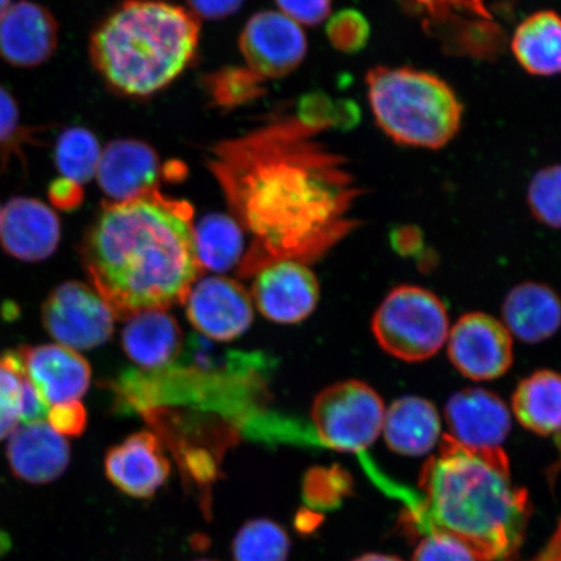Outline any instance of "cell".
<instances>
[{"mask_svg":"<svg viewBox=\"0 0 561 561\" xmlns=\"http://www.w3.org/2000/svg\"><path fill=\"white\" fill-rule=\"evenodd\" d=\"M116 316L101 294L79 280L61 284L42 306V321L61 346L91 350L114 333Z\"/></svg>","mask_w":561,"mask_h":561,"instance_id":"ba28073f","label":"cell"},{"mask_svg":"<svg viewBox=\"0 0 561 561\" xmlns=\"http://www.w3.org/2000/svg\"><path fill=\"white\" fill-rule=\"evenodd\" d=\"M386 444L401 455L420 456L436 446L440 434V419L436 407L426 399L403 397L385 412Z\"/></svg>","mask_w":561,"mask_h":561,"instance_id":"603a6c76","label":"cell"},{"mask_svg":"<svg viewBox=\"0 0 561 561\" xmlns=\"http://www.w3.org/2000/svg\"><path fill=\"white\" fill-rule=\"evenodd\" d=\"M511 48L526 72L561 73V16L553 11H541L524 20L512 37Z\"/></svg>","mask_w":561,"mask_h":561,"instance_id":"cb8c5ba5","label":"cell"},{"mask_svg":"<svg viewBox=\"0 0 561 561\" xmlns=\"http://www.w3.org/2000/svg\"><path fill=\"white\" fill-rule=\"evenodd\" d=\"M354 561H402L401 559L388 556H380V553H367L359 559Z\"/></svg>","mask_w":561,"mask_h":561,"instance_id":"60d3db41","label":"cell"},{"mask_svg":"<svg viewBox=\"0 0 561 561\" xmlns=\"http://www.w3.org/2000/svg\"><path fill=\"white\" fill-rule=\"evenodd\" d=\"M264 80L249 68H227L207 77L206 85L214 101L221 107L255 100L264 93Z\"/></svg>","mask_w":561,"mask_h":561,"instance_id":"f1b7e54d","label":"cell"},{"mask_svg":"<svg viewBox=\"0 0 561 561\" xmlns=\"http://www.w3.org/2000/svg\"><path fill=\"white\" fill-rule=\"evenodd\" d=\"M420 489L409 516L423 535L451 537L479 561L502 560L520 545L528 494L512 483L501 447H468L445 436L425 462Z\"/></svg>","mask_w":561,"mask_h":561,"instance_id":"3957f363","label":"cell"},{"mask_svg":"<svg viewBox=\"0 0 561 561\" xmlns=\"http://www.w3.org/2000/svg\"><path fill=\"white\" fill-rule=\"evenodd\" d=\"M104 471L124 494L146 500L164 485L171 465L156 434L139 432L105 454Z\"/></svg>","mask_w":561,"mask_h":561,"instance_id":"e0dca14e","label":"cell"},{"mask_svg":"<svg viewBox=\"0 0 561 561\" xmlns=\"http://www.w3.org/2000/svg\"><path fill=\"white\" fill-rule=\"evenodd\" d=\"M503 319L511 334L525 343H538L556 334L561 327V300L551 287L524 283L504 299Z\"/></svg>","mask_w":561,"mask_h":561,"instance_id":"44dd1931","label":"cell"},{"mask_svg":"<svg viewBox=\"0 0 561 561\" xmlns=\"http://www.w3.org/2000/svg\"><path fill=\"white\" fill-rule=\"evenodd\" d=\"M198 19L222 20L241 9L243 0H186Z\"/></svg>","mask_w":561,"mask_h":561,"instance_id":"74e56055","label":"cell"},{"mask_svg":"<svg viewBox=\"0 0 561 561\" xmlns=\"http://www.w3.org/2000/svg\"><path fill=\"white\" fill-rule=\"evenodd\" d=\"M21 370L18 351L0 356V440L16 430L21 415Z\"/></svg>","mask_w":561,"mask_h":561,"instance_id":"4dcf8cb0","label":"cell"},{"mask_svg":"<svg viewBox=\"0 0 561 561\" xmlns=\"http://www.w3.org/2000/svg\"><path fill=\"white\" fill-rule=\"evenodd\" d=\"M198 561H214V560H198Z\"/></svg>","mask_w":561,"mask_h":561,"instance_id":"f6af8a7d","label":"cell"},{"mask_svg":"<svg viewBox=\"0 0 561 561\" xmlns=\"http://www.w3.org/2000/svg\"><path fill=\"white\" fill-rule=\"evenodd\" d=\"M327 34L336 50L355 54L360 53L367 46L370 26L362 12L342 10L329 20Z\"/></svg>","mask_w":561,"mask_h":561,"instance_id":"1f68e13d","label":"cell"},{"mask_svg":"<svg viewBox=\"0 0 561 561\" xmlns=\"http://www.w3.org/2000/svg\"><path fill=\"white\" fill-rule=\"evenodd\" d=\"M20 111L15 98L0 87V144L7 142L18 131Z\"/></svg>","mask_w":561,"mask_h":561,"instance_id":"f35d334b","label":"cell"},{"mask_svg":"<svg viewBox=\"0 0 561 561\" xmlns=\"http://www.w3.org/2000/svg\"><path fill=\"white\" fill-rule=\"evenodd\" d=\"M320 296L318 278L301 263L266 265L252 285L259 311L278 324H297L312 313Z\"/></svg>","mask_w":561,"mask_h":561,"instance_id":"7c38bea8","label":"cell"},{"mask_svg":"<svg viewBox=\"0 0 561 561\" xmlns=\"http://www.w3.org/2000/svg\"><path fill=\"white\" fill-rule=\"evenodd\" d=\"M0 216H2V208H0Z\"/></svg>","mask_w":561,"mask_h":561,"instance_id":"ee69618b","label":"cell"},{"mask_svg":"<svg viewBox=\"0 0 561 561\" xmlns=\"http://www.w3.org/2000/svg\"><path fill=\"white\" fill-rule=\"evenodd\" d=\"M448 357L471 380H495L514 363V342L502 322L486 313H468L448 333Z\"/></svg>","mask_w":561,"mask_h":561,"instance_id":"9c48e42d","label":"cell"},{"mask_svg":"<svg viewBox=\"0 0 561 561\" xmlns=\"http://www.w3.org/2000/svg\"><path fill=\"white\" fill-rule=\"evenodd\" d=\"M21 370L48 405L79 402L91 382V368L76 350L61 345L16 350Z\"/></svg>","mask_w":561,"mask_h":561,"instance_id":"4fadbf2b","label":"cell"},{"mask_svg":"<svg viewBox=\"0 0 561 561\" xmlns=\"http://www.w3.org/2000/svg\"><path fill=\"white\" fill-rule=\"evenodd\" d=\"M195 252L202 268L224 272L240 261L243 250V229L234 217L213 214L194 229Z\"/></svg>","mask_w":561,"mask_h":561,"instance_id":"484cf974","label":"cell"},{"mask_svg":"<svg viewBox=\"0 0 561 561\" xmlns=\"http://www.w3.org/2000/svg\"><path fill=\"white\" fill-rule=\"evenodd\" d=\"M371 331L386 353L409 363L431 359L450 333L444 301L423 287L410 285L388 294L377 308Z\"/></svg>","mask_w":561,"mask_h":561,"instance_id":"8992f818","label":"cell"},{"mask_svg":"<svg viewBox=\"0 0 561 561\" xmlns=\"http://www.w3.org/2000/svg\"><path fill=\"white\" fill-rule=\"evenodd\" d=\"M392 248L402 255H413L423 245V234L415 227H399L391 233Z\"/></svg>","mask_w":561,"mask_h":561,"instance_id":"ab89813d","label":"cell"},{"mask_svg":"<svg viewBox=\"0 0 561 561\" xmlns=\"http://www.w3.org/2000/svg\"><path fill=\"white\" fill-rule=\"evenodd\" d=\"M445 416L451 438L474 448H496L511 431L506 403L485 389L456 392L446 404Z\"/></svg>","mask_w":561,"mask_h":561,"instance_id":"ac0fdd59","label":"cell"},{"mask_svg":"<svg viewBox=\"0 0 561 561\" xmlns=\"http://www.w3.org/2000/svg\"><path fill=\"white\" fill-rule=\"evenodd\" d=\"M61 224L44 202L15 196L0 216V242L7 254L23 262H42L58 249Z\"/></svg>","mask_w":561,"mask_h":561,"instance_id":"5bb4252c","label":"cell"},{"mask_svg":"<svg viewBox=\"0 0 561 561\" xmlns=\"http://www.w3.org/2000/svg\"><path fill=\"white\" fill-rule=\"evenodd\" d=\"M375 121L396 144L438 150L458 135L462 104L440 77L411 67H376L367 73Z\"/></svg>","mask_w":561,"mask_h":561,"instance_id":"5b68a950","label":"cell"},{"mask_svg":"<svg viewBox=\"0 0 561 561\" xmlns=\"http://www.w3.org/2000/svg\"><path fill=\"white\" fill-rule=\"evenodd\" d=\"M280 12L297 24L318 25L331 15L332 0H276Z\"/></svg>","mask_w":561,"mask_h":561,"instance_id":"e575fe53","label":"cell"},{"mask_svg":"<svg viewBox=\"0 0 561 561\" xmlns=\"http://www.w3.org/2000/svg\"><path fill=\"white\" fill-rule=\"evenodd\" d=\"M123 348L131 362L145 369H164L178 359L182 332L171 314L161 310L130 316L123 331Z\"/></svg>","mask_w":561,"mask_h":561,"instance_id":"7402d4cb","label":"cell"},{"mask_svg":"<svg viewBox=\"0 0 561 561\" xmlns=\"http://www.w3.org/2000/svg\"><path fill=\"white\" fill-rule=\"evenodd\" d=\"M412 561H479L465 545L451 537L425 533Z\"/></svg>","mask_w":561,"mask_h":561,"instance_id":"d6a6232c","label":"cell"},{"mask_svg":"<svg viewBox=\"0 0 561 561\" xmlns=\"http://www.w3.org/2000/svg\"><path fill=\"white\" fill-rule=\"evenodd\" d=\"M512 410L525 430L538 436L561 433V375L538 370L518 383Z\"/></svg>","mask_w":561,"mask_h":561,"instance_id":"d4e9b609","label":"cell"},{"mask_svg":"<svg viewBox=\"0 0 561 561\" xmlns=\"http://www.w3.org/2000/svg\"><path fill=\"white\" fill-rule=\"evenodd\" d=\"M424 15L426 30L445 39L468 38V54L485 56L495 51L500 27L485 0H412Z\"/></svg>","mask_w":561,"mask_h":561,"instance_id":"ffe728a7","label":"cell"},{"mask_svg":"<svg viewBox=\"0 0 561 561\" xmlns=\"http://www.w3.org/2000/svg\"><path fill=\"white\" fill-rule=\"evenodd\" d=\"M48 199L55 208L65 210V213H72L82 205L83 187L72 180L59 178L51 182L48 186Z\"/></svg>","mask_w":561,"mask_h":561,"instance_id":"8d00e7d4","label":"cell"},{"mask_svg":"<svg viewBox=\"0 0 561 561\" xmlns=\"http://www.w3.org/2000/svg\"><path fill=\"white\" fill-rule=\"evenodd\" d=\"M48 425L62 437H80L85 431L88 413L80 402L53 405L47 415Z\"/></svg>","mask_w":561,"mask_h":561,"instance_id":"836d02e7","label":"cell"},{"mask_svg":"<svg viewBox=\"0 0 561 561\" xmlns=\"http://www.w3.org/2000/svg\"><path fill=\"white\" fill-rule=\"evenodd\" d=\"M7 460L19 480L45 485L58 480L67 471L70 448L68 440L46 421L23 424L10 436Z\"/></svg>","mask_w":561,"mask_h":561,"instance_id":"d6986e66","label":"cell"},{"mask_svg":"<svg viewBox=\"0 0 561 561\" xmlns=\"http://www.w3.org/2000/svg\"><path fill=\"white\" fill-rule=\"evenodd\" d=\"M50 405L45 401L35 386L23 374L21 381V415L20 423L33 424L47 420Z\"/></svg>","mask_w":561,"mask_h":561,"instance_id":"d590c367","label":"cell"},{"mask_svg":"<svg viewBox=\"0 0 561 561\" xmlns=\"http://www.w3.org/2000/svg\"><path fill=\"white\" fill-rule=\"evenodd\" d=\"M327 129L299 115L272 116L209 150V171L252 237L242 277L276 262L318 261L355 229L351 210L363 192L346 160L322 142Z\"/></svg>","mask_w":561,"mask_h":561,"instance_id":"6da1fadb","label":"cell"},{"mask_svg":"<svg viewBox=\"0 0 561 561\" xmlns=\"http://www.w3.org/2000/svg\"><path fill=\"white\" fill-rule=\"evenodd\" d=\"M533 216L545 226L561 229V165L538 171L528 188Z\"/></svg>","mask_w":561,"mask_h":561,"instance_id":"f546056e","label":"cell"},{"mask_svg":"<svg viewBox=\"0 0 561 561\" xmlns=\"http://www.w3.org/2000/svg\"><path fill=\"white\" fill-rule=\"evenodd\" d=\"M240 48L252 72L263 80L279 79L304 61L307 38L300 25L283 12L263 11L243 27Z\"/></svg>","mask_w":561,"mask_h":561,"instance_id":"30bf717a","label":"cell"},{"mask_svg":"<svg viewBox=\"0 0 561 561\" xmlns=\"http://www.w3.org/2000/svg\"><path fill=\"white\" fill-rule=\"evenodd\" d=\"M234 561H286L290 538L283 526L266 518L245 523L231 545Z\"/></svg>","mask_w":561,"mask_h":561,"instance_id":"83f0119b","label":"cell"},{"mask_svg":"<svg viewBox=\"0 0 561 561\" xmlns=\"http://www.w3.org/2000/svg\"><path fill=\"white\" fill-rule=\"evenodd\" d=\"M102 149L93 131L81 126H72L56 139L54 160L60 178L88 184L96 174Z\"/></svg>","mask_w":561,"mask_h":561,"instance_id":"4316f807","label":"cell"},{"mask_svg":"<svg viewBox=\"0 0 561 561\" xmlns=\"http://www.w3.org/2000/svg\"><path fill=\"white\" fill-rule=\"evenodd\" d=\"M185 301L188 321L196 331L214 341L238 339L254 320L249 293L233 279H202L192 286Z\"/></svg>","mask_w":561,"mask_h":561,"instance_id":"8fae6325","label":"cell"},{"mask_svg":"<svg viewBox=\"0 0 561 561\" xmlns=\"http://www.w3.org/2000/svg\"><path fill=\"white\" fill-rule=\"evenodd\" d=\"M201 20L163 0H126L91 34L94 68L118 94L159 93L191 66L198 50Z\"/></svg>","mask_w":561,"mask_h":561,"instance_id":"277c9868","label":"cell"},{"mask_svg":"<svg viewBox=\"0 0 561 561\" xmlns=\"http://www.w3.org/2000/svg\"><path fill=\"white\" fill-rule=\"evenodd\" d=\"M81 255L94 289L121 319L184 304L203 271L193 207L158 187L135 199L103 202Z\"/></svg>","mask_w":561,"mask_h":561,"instance_id":"7a4b0ae2","label":"cell"},{"mask_svg":"<svg viewBox=\"0 0 561 561\" xmlns=\"http://www.w3.org/2000/svg\"><path fill=\"white\" fill-rule=\"evenodd\" d=\"M163 175L158 152L138 139H115L102 150L96 181L108 202H126L157 188Z\"/></svg>","mask_w":561,"mask_h":561,"instance_id":"2e32d148","label":"cell"},{"mask_svg":"<svg viewBox=\"0 0 561 561\" xmlns=\"http://www.w3.org/2000/svg\"><path fill=\"white\" fill-rule=\"evenodd\" d=\"M385 404L377 391L350 380L322 390L312 405V424L320 444L334 450L360 454L380 436Z\"/></svg>","mask_w":561,"mask_h":561,"instance_id":"52a82bcc","label":"cell"},{"mask_svg":"<svg viewBox=\"0 0 561 561\" xmlns=\"http://www.w3.org/2000/svg\"><path fill=\"white\" fill-rule=\"evenodd\" d=\"M58 44L59 25L44 5L20 0L0 16V56L11 66L44 65Z\"/></svg>","mask_w":561,"mask_h":561,"instance_id":"9a60e30c","label":"cell"},{"mask_svg":"<svg viewBox=\"0 0 561 561\" xmlns=\"http://www.w3.org/2000/svg\"><path fill=\"white\" fill-rule=\"evenodd\" d=\"M550 546L553 552H556L558 560L561 561V523L557 531V535L553 536L552 538Z\"/></svg>","mask_w":561,"mask_h":561,"instance_id":"b9f144b4","label":"cell"},{"mask_svg":"<svg viewBox=\"0 0 561 561\" xmlns=\"http://www.w3.org/2000/svg\"><path fill=\"white\" fill-rule=\"evenodd\" d=\"M11 4L12 0H0V16H2L3 13L10 9Z\"/></svg>","mask_w":561,"mask_h":561,"instance_id":"7bdbcfd3","label":"cell"}]
</instances>
